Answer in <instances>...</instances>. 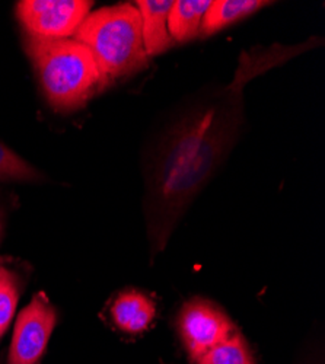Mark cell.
<instances>
[{"label": "cell", "mask_w": 325, "mask_h": 364, "mask_svg": "<svg viewBox=\"0 0 325 364\" xmlns=\"http://www.w3.org/2000/svg\"><path fill=\"white\" fill-rule=\"evenodd\" d=\"M92 5L90 0H22L16 4V18L26 36L73 38Z\"/></svg>", "instance_id": "5b68a950"}, {"label": "cell", "mask_w": 325, "mask_h": 364, "mask_svg": "<svg viewBox=\"0 0 325 364\" xmlns=\"http://www.w3.org/2000/svg\"><path fill=\"white\" fill-rule=\"evenodd\" d=\"M267 5L270 2L264 0H213L204 14L200 36L209 37Z\"/></svg>", "instance_id": "9c48e42d"}, {"label": "cell", "mask_w": 325, "mask_h": 364, "mask_svg": "<svg viewBox=\"0 0 325 364\" xmlns=\"http://www.w3.org/2000/svg\"><path fill=\"white\" fill-rule=\"evenodd\" d=\"M73 40L91 50L104 86L133 75L147 65L140 14L134 4L104 6L91 12Z\"/></svg>", "instance_id": "3957f363"}, {"label": "cell", "mask_w": 325, "mask_h": 364, "mask_svg": "<svg viewBox=\"0 0 325 364\" xmlns=\"http://www.w3.org/2000/svg\"><path fill=\"white\" fill-rule=\"evenodd\" d=\"M44 176L23 161L5 143L0 141V181L2 182H38Z\"/></svg>", "instance_id": "4fadbf2b"}, {"label": "cell", "mask_w": 325, "mask_h": 364, "mask_svg": "<svg viewBox=\"0 0 325 364\" xmlns=\"http://www.w3.org/2000/svg\"><path fill=\"white\" fill-rule=\"evenodd\" d=\"M25 50L54 111L79 109L105 87L91 50L73 38L26 36Z\"/></svg>", "instance_id": "7a4b0ae2"}, {"label": "cell", "mask_w": 325, "mask_h": 364, "mask_svg": "<svg viewBox=\"0 0 325 364\" xmlns=\"http://www.w3.org/2000/svg\"><path fill=\"white\" fill-rule=\"evenodd\" d=\"M176 331L193 363L236 332L229 315L215 301L194 297L186 301L176 316Z\"/></svg>", "instance_id": "277c9868"}, {"label": "cell", "mask_w": 325, "mask_h": 364, "mask_svg": "<svg viewBox=\"0 0 325 364\" xmlns=\"http://www.w3.org/2000/svg\"><path fill=\"white\" fill-rule=\"evenodd\" d=\"M22 283L16 272L5 265L0 267V338H2L18 308Z\"/></svg>", "instance_id": "7c38bea8"}, {"label": "cell", "mask_w": 325, "mask_h": 364, "mask_svg": "<svg viewBox=\"0 0 325 364\" xmlns=\"http://www.w3.org/2000/svg\"><path fill=\"white\" fill-rule=\"evenodd\" d=\"M212 0H176L168 16V31L174 43H186L200 36L206 11Z\"/></svg>", "instance_id": "30bf717a"}, {"label": "cell", "mask_w": 325, "mask_h": 364, "mask_svg": "<svg viewBox=\"0 0 325 364\" xmlns=\"http://www.w3.org/2000/svg\"><path fill=\"white\" fill-rule=\"evenodd\" d=\"M172 0H137L134 2L142 21V37L147 57L166 51L172 44L168 16Z\"/></svg>", "instance_id": "ba28073f"}, {"label": "cell", "mask_w": 325, "mask_h": 364, "mask_svg": "<svg viewBox=\"0 0 325 364\" xmlns=\"http://www.w3.org/2000/svg\"><path fill=\"white\" fill-rule=\"evenodd\" d=\"M2 230H4V223H2V213H0V237H2Z\"/></svg>", "instance_id": "5bb4252c"}, {"label": "cell", "mask_w": 325, "mask_h": 364, "mask_svg": "<svg viewBox=\"0 0 325 364\" xmlns=\"http://www.w3.org/2000/svg\"><path fill=\"white\" fill-rule=\"evenodd\" d=\"M57 323V311L46 293H37L16 318L8 364H38Z\"/></svg>", "instance_id": "8992f818"}, {"label": "cell", "mask_w": 325, "mask_h": 364, "mask_svg": "<svg viewBox=\"0 0 325 364\" xmlns=\"http://www.w3.org/2000/svg\"><path fill=\"white\" fill-rule=\"evenodd\" d=\"M196 364H257L255 357L240 331L206 353Z\"/></svg>", "instance_id": "8fae6325"}, {"label": "cell", "mask_w": 325, "mask_h": 364, "mask_svg": "<svg viewBox=\"0 0 325 364\" xmlns=\"http://www.w3.org/2000/svg\"><path fill=\"white\" fill-rule=\"evenodd\" d=\"M311 44L255 47L240 54L229 82L208 86L165 117L143 150L144 219L152 258L223 165L241 134L244 89L257 76L302 54Z\"/></svg>", "instance_id": "6da1fadb"}, {"label": "cell", "mask_w": 325, "mask_h": 364, "mask_svg": "<svg viewBox=\"0 0 325 364\" xmlns=\"http://www.w3.org/2000/svg\"><path fill=\"white\" fill-rule=\"evenodd\" d=\"M110 312L118 329L126 333H140L152 325L156 305L149 294L127 289L114 299Z\"/></svg>", "instance_id": "52a82bcc"}]
</instances>
